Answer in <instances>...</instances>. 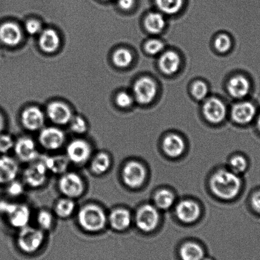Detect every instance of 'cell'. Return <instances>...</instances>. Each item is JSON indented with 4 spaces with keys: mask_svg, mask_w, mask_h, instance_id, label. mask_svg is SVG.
Returning <instances> with one entry per match:
<instances>
[{
    "mask_svg": "<svg viewBox=\"0 0 260 260\" xmlns=\"http://www.w3.org/2000/svg\"><path fill=\"white\" fill-rule=\"evenodd\" d=\"M66 156L70 162L75 165H84L92 158L91 144L84 139H75L68 144Z\"/></svg>",
    "mask_w": 260,
    "mask_h": 260,
    "instance_id": "obj_6",
    "label": "cell"
},
{
    "mask_svg": "<svg viewBox=\"0 0 260 260\" xmlns=\"http://www.w3.org/2000/svg\"><path fill=\"white\" fill-rule=\"evenodd\" d=\"M19 166L16 159L6 155L0 156V185H8L16 180Z\"/></svg>",
    "mask_w": 260,
    "mask_h": 260,
    "instance_id": "obj_15",
    "label": "cell"
},
{
    "mask_svg": "<svg viewBox=\"0 0 260 260\" xmlns=\"http://www.w3.org/2000/svg\"><path fill=\"white\" fill-rule=\"evenodd\" d=\"M40 157L44 161L47 170L54 175H62L65 173L67 172L70 163L66 155H40Z\"/></svg>",
    "mask_w": 260,
    "mask_h": 260,
    "instance_id": "obj_22",
    "label": "cell"
},
{
    "mask_svg": "<svg viewBox=\"0 0 260 260\" xmlns=\"http://www.w3.org/2000/svg\"><path fill=\"white\" fill-rule=\"evenodd\" d=\"M251 203L255 210L260 213V191L252 196Z\"/></svg>",
    "mask_w": 260,
    "mask_h": 260,
    "instance_id": "obj_44",
    "label": "cell"
},
{
    "mask_svg": "<svg viewBox=\"0 0 260 260\" xmlns=\"http://www.w3.org/2000/svg\"><path fill=\"white\" fill-rule=\"evenodd\" d=\"M176 214L180 221L191 223L198 220L200 216L201 208L199 204L191 200H183L176 206Z\"/></svg>",
    "mask_w": 260,
    "mask_h": 260,
    "instance_id": "obj_16",
    "label": "cell"
},
{
    "mask_svg": "<svg viewBox=\"0 0 260 260\" xmlns=\"http://www.w3.org/2000/svg\"><path fill=\"white\" fill-rule=\"evenodd\" d=\"M230 168L232 172L239 175L243 173L247 168V161L244 156L241 155H236L233 156L230 160Z\"/></svg>",
    "mask_w": 260,
    "mask_h": 260,
    "instance_id": "obj_34",
    "label": "cell"
},
{
    "mask_svg": "<svg viewBox=\"0 0 260 260\" xmlns=\"http://www.w3.org/2000/svg\"><path fill=\"white\" fill-rule=\"evenodd\" d=\"M175 197L171 191L168 189H161L154 197L155 206L160 209H168L175 203Z\"/></svg>",
    "mask_w": 260,
    "mask_h": 260,
    "instance_id": "obj_30",
    "label": "cell"
},
{
    "mask_svg": "<svg viewBox=\"0 0 260 260\" xmlns=\"http://www.w3.org/2000/svg\"><path fill=\"white\" fill-rule=\"evenodd\" d=\"M75 210L76 203L74 199L66 197L57 200L54 207L55 215L61 219L70 218Z\"/></svg>",
    "mask_w": 260,
    "mask_h": 260,
    "instance_id": "obj_28",
    "label": "cell"
},
{
    "mask_svg": "<svg viewBox=\"0 0 260 260\" xmlns=\"http://www.w3.org/2000/svg\"><path fill=\"white\" fill-rule=\"evenodd\" d=\"M22 34L18 25L7 22L0 26V41L10 47H15L21 43Z\"/></svg>",
    "mask_w": 260,
    "mask_h": 260,
    "instance_id": "obj_19",
    "label": "cell"
},
{
    "mask_svg": "<svg viewBox=\"0 0 260 260\" xmlns=\"http://www.w3.org/2000/svg\"><path fill=\"white\" fill-rule=\"evenodd\" d=\"M58 188L64 197L74 200L82 196L85 190L84 181L75 172L67 171L60 175Z\"/></svg>",
    "mask_w": 260,
    "mask_h": 260,
    "instance_id": "obj_5",
    "label": "cell"
},
{
    "mask_svg": "<svg viewBox=\"0 0 260 260\" xmlns=\"http://www.w3.org/2000/svg\"><path fill=\"white\" fill-rule=\"evenodd\" d=\"M112 158L106 151H100L90 159V170L93 175L102 176L110 170L112 166Z\"/></svg>",
    "mask_w": 260,
    "mask_h": 260,
    "instance_id": "obj_24",
    "label": "cell"
},
{
    "mask_svg": "<svg viewBox=\"0 0 260 260\" xmlns=\"http://www.w3.org/2000/svg\"><path fill=\"white\" fill-rule=\"evenodd\" d=\"M132 221V214L125 208H115L108 214V224H109L113 231H125L129 228Z\"/></svg>",
    "mask_w": 260,
    "mask_h": 260,
    "instance_id": "obj_14",
    "label": "cell"
},
{
    "mask_svg": "<svg viewBox=\"0 0 260 260\" xmlns=\"http://www.w3.org/2000/svg\"><path fill=\"white\" fill-rule=\"evenodd\" d=\"M146 171L142 164L137 161H130L123 166L122 178L123 183L128 188H140L145 182Z\"/></svg>",
    "mask_w": 260,
    "mask_h": 260,
    "instance_id": "obj_9",
    "label": "cell"
},
{
    "mask_svg": "<svg viewBox=\"0 0 260 260\" xmlns=\"http://www.w3.org/2000/svg\"><path fill=\"white\" fill-rule=\"evenodd\" d=\"M227 89L232 97L240 99L248 94L250 83L248 80L243 76H236L230 80Z\"/></svg>",
    "mask_w": 260,
    "mask_h": 260,
    "instance_id": "obj_25",
    "label": "cell"
},
{
    "mask_svg": "<svg viewBox=\"0 0 260 260\" xmlns=\"http://www.w3.org/2000/svg\"><path fill=\"white\" fill-rule=\"evenodd\" d=\"M164 44L160 40L153 39L149 40L145 45L146 52L151 55H156L162 51Z\"/></svg>",
    "mask_w": 260,
    "mask_h": 260,
    "instance_id": "obj_40",
    "label": "cell"
},
{
    "mask_svg": "<svg viewBox=\"0 0 260 260\" xmlns=\"http://www.w3.org/2000/svg\"><path fill=\"white\" fill-rule=\"evenodd\" d=\"M146 29L151 34H158L163 31L166 26V21L161 14L153 12L146 16L145 21Z\"/></svg>",
    "mask_w": 260,
    "mask_h": 260,
    "instance_id": "obj_29",
    "label": "cell"
},
{
    "mask_svg": "<svg viewBox=\"0 0 260 260\" xmlns=\"http://www.w3.org/2000/svg\"><path fill=\"white\" fill-rule=\"evenodd\" d=\"M45 232L38 227L27 225L19 230L17 244L22 251L34 253L40 249L45 241Z\"/></svg>",
    "mask_w": 260,
    "mask_h": 260,
    "instance_id": "obj_4",
    "label": "cell"
},
{
    "mask_svg": "<svg viewBox=\"0 0 260 260\" xmlns=\"http://www.w3.org/2000/svg\"><path fill=\"white\" fill-rule=\"evenodd\" d=\"M113 62L115 65L119 68L128 67L133 62V56L129 50L120 49L113 53Z\"/></svg>",
    "mask_w": 260,
    "mask_h": 260,
    "instance_id": "obj_33",
    "label": "cell"
},
{
    "mask_svg": "<svg viewBox=\"0 0 260 260\" xmlns=\"http://www.w3.org/2000/svg\"><path fill=\"white\" fill-rule=\"evenodd\" d=\"M49 173L40 156L37 160L29 163L25 169L23 173L24 183L32 188L42 187L47 182Z\"/></svg>",
    "mask_w": 260,
    "mask_h": 260,
    "instance_id": "obj_7",
    "label": "cell"
},
{
    "mask_svg": "<svg viewBox=\"0 0 260 260\" xmlns=\"http://www.w3.org/2000/svg\"><path fill=\"white\" fill-rule=\"evenodd\" d=\"M7 185V192L12 198H19L24 192V185L19 181L15 180Z\"/></svg>",
    "mask_w": 260,
    "mask_h": 260,
    "instance_id": "obj_38",
    "label": "cell"
},
{
    "mask_svg": "<svg viewBox=\"0 0 260 260\" xmlns=\"http://www.w3.org/2000/svg\"><path fill=\"white\" fill-rule=\"evenodd\" d=\"M256 114V108L249 102L237 103L232 110V119L235 122L246 124L253 119Z\"/></svg>",
    "mask_w": 260,
    "mask_h": 260,
    "instance_id": "obj_21",
    "label": "cell"
},
{
    "mask_svg": "<svg viewBox=\"0 0 260 260\" xmlns=\"http://www.w3.org/2000/svg\"><path fill=\"white\" fill-rule=\"evenodd\" d=\"M47 115L55 124L64 125L70 122L73 118L72 111L64 103L55 102L47 107Z\"/></svg>",
    "mask_w": 260,
    "mask_h": 260,
    "instance_id": "obj_17",
    "label": "cell"
},
{
    "mask_svg": "<svg viewBox=\"0 0 260 260\" xmlns=\"http://www.w3.org/2000/svg\"><path fill=\"white\" fill-rule=\"evenodd\" d=\"M36 220L39 228L44 232L49 231L54 225V214L47 209H42L38 213Z\"/></svg>",
    "mask_w": 260,
    "mask_h": 260,
    "instance_id": "obj_32",
    "label": "cell"
},
{
    "mask_svg": "<svg viewBox=\"0 0 260 260\" xmlns=\"http://www.w3.org/2000/svg\"><path fill=\"white\" fill-rule=\"evenodd\" d=\"M210 187L214 195L223 200L236 198L241 188V180L232 171L219 170L211 178Z\"/></svg>",
    "mask_w": 260,
    "mask_h": 260,
    "instance_id": "obj_1",
    "label": "cell"
},
{
    "mask_svg": "<svg viewBox=\"0 0 260 260\" xmlns=\"http://www.w3.org/2000/svg\"><path fill=\"white\" fill-rule=\"evenodd\" d=\"M191 92L194 97L198 100L205 99L208 94V87L203 81H197L191 88Z\"/></svg>",
    "mask_w": 260,
    "mask_h": 260,
    "instance_id": "obj_36",
    "label": "cell"
},
{
    "mask_svg": "<svg viewBox=\"0 0 260 260\" xmlns=\"http://www.w3.org/2000/svg\"><path fill=\"white\" fill-rule=\"evenodd\" d=\"M14 150L16 157L22 162H32L40 156L36 143L27 136L19 138L15 141Z\"/></svg>",
    "mask_w": 260,
    "mask_h": 260,
    "instance_id": "obj_11",
    "label": "cell"
},
{
    "mask_svg": "<svg viewBox=\"0 0 260 260\" xmlns=\"http://www.w3.org/2000/svg\"><path fill=\"white\" fill-rule=\"evenodd\" d=\"M134 94L139 103L148 104L155 99L157 94V86L150 78H141L134 85Z\"/></svg>",
    "mask_w": 260,
    "mask_h": 260,
    "instance_id": "obj_12",
    "label": "cell"
},
{
    "mask_svg": "<svg viewBox=\"0 0 260 260\" xmlns=\"http://www.w3.org/2000/svg\"><path fill=\"white\" fill-rule=\"evenodd\" d=\"M116 102L118 107L121 108H128L132 105L133 100L132 96L128 93L121 92L118 93L116 98Z\"/></svg>",
    "mask_w": 260,
    "mask_h": 260,
    "instance_id": "obj_41",
    "label": "cell"
},
{
    "mask_svg": "<svg viewBox=\"0 0 260 260\" xmlns=\"http://www.w3.org/2000/svg\"><path fill=\"white\" fill-rule=\"evenodd\" d=\"M162 147L167 155L172 158H177L185 151V143L180 136L171 134L164 139Z\"/></svg>",
    "mask_w": 260,
    "mask_h": 260,
    "instance_id": "obj_23",
    "label": "cell"
},
{
    "mask_svg": "<svg viewBox=\"0 0 260 260\" xmlns=\"http://www.w3.org/2000/svg\"><path fill=\"white\" fill-rule=\"evenodd\" d=\"M5 127V121L4 118L2 115L0 114V134L3 131Z\"/></svg>",
    "mask_w": 260,
    "mask_h": 260,
    "instance_id": "obj_45",
    "label": "cell"
},
{
    "mask_svg": "<svg viewBox=\"0 0 260 260\" xmlns=\"http://www.w3.org/2000/svg\"><path fill=\"white\" fill-rule=\"evenodd\" d=\"M71 130L77 135H83L87 131V124L82 117L77 116L73 117L70 121Z\"/></svg>",
    "mask_w": 260,
    "mask_h": 260,
    "instance_id": "obj_35",
    "label": "cell"
},
{
    "mask_svg": "<svg viewBox=\"0 0 260 260\" xmlns=\"http://www.w3.org/2000/svg\"><path fill=\"white\" fill-rule=\"evenodd\" d=\"M155 3L163 13L174 15L177 14L182 9L183 0H155Z\"/></svg>",
    "mask_w": 260,
    "mask_h": 260,
    "instance_id": "obj_31",
    "label": "cell"
},
{
    "mask_svg": "<svg viewBox=\"0 0 260 260\" xmlns=\"http://www.w3.org/2000/svg\"><path fill=\"white\" fill-rule=\"evenodd\" d=\"M118 2L120 8L124 11L132 9L135 4V0H118Z\"/></svg>",
    "mask_w": 260,
    "mask_h": 260,
    "instance_id": "obj_43",
    "label": "cell"
},
{
    "mask_svg": "<svg viewBox=\"0 0 260 260\" xmlns=\"http://www.w3.org/2000/svg\"><path fill=\"white\" fill-rule=\"evenodd\" d=\"M203 113L208 122L213 123H220L226 117L225 105L218 98H210L204 103Z\"/></svg>",
    "mask_w": 260,
    "mask_h": 260,
    "instance_id": "obj_13",
    "label": "cell"
},
{
    "mask_svg": "<svg viewBox=\"0 0 260 260\" xmlns=\"http://www.w3.org/2000/svg\"><path fill=\"white\" fill-rule=\"evenodd\" d=\"M65 134L55 127L42 128L39 136V142L42 147L48 151H57L64 146Z\"/></svg>",
    "mask_w": 260,
    "mask_h": 260,
    "instance_id": "obj_10",
    "label": "cell"
},
{
    "mask_svg": "<svg viewBox=\"0 0 260 260\" xmlns=\"http://www.w3.org/2000/svg\"><path fill=\"white\" fill-rule=\"evenodd\" d=\"M180 66V57L177 53L172 51L164 52L159 59V67L166 75H173L178 72Z\"/></svg>",
    "mask_w": 260,
    "mask_h": 260,
    "instance_id": "obj_26",
    "label": "cell"
},
{
    "mask_svg": "<svg viewBox=\"0 0 260 260\" xmlns=\"http://www.w3.org/2000/svg\"><path fill=\"white\" fill-rule=\"evenodd\" d=\"M26 29L29 35H37L41 31L42 25L36 20H30L26 22Z\"/></svg>",
    "mask_w": 260,
    "mask_h": 260,
    "instance_id": "obj_42",
    "label": "cell"
},
{
    "mask_svg": "<svg viewBox=\"0 0 260 260\" xmlns=\"http://www.w3.org/2000/svg\"><path fill=\"white\" fill-rule=\"evenodd\" d=\"M77 222L83 231L90 234L99 233L108 225V214L97 204H86L78 211Z\"/></svg>",
    "mask_w": 260,
    "mask_h": 260,
    "instance_id": "obj_2",
    "label": "cell"
},
{
    "mask_svg": "<svg viewBox=\"0 0 260 260\" xmlns=\"http://www.w3.org/2000/svg\"><path fill=\"white\" fill-rule=\"evenodd\" d=\"M257 127H258L259 131H260V115L259 116L258 119H257Z\"/></svg>",
    "mask_w": 260,
    "mask_h": 260,
    "instance_id": "obj_47",
    "label": "cell"
},
{
    "mask_svg": "<svg viewBox=\"0 0 260 260\" xmlns=\"http://www.w3.org/2000/svg\"><path fill=\"white\" fill-rule=\"evenodd\" d=\"M107 1H108V0H107Z\"/></svg>",
    "mask_w": 260,
    "mask_h": 260,
    "instance_id": "obj_48",
    "label": "cell"
},
{
    "mask_svg": "<svg viewBox=\"0 0 260 260\" xmlns=\"http://www.w3.org/2000/svg\"><path fill=\"white\" fill-rule=\"evenodd\" d=\"M160 220L158 208L151 204L141 206L136 212L135 222L136 226L141 231L150 232L157 227Z\"/></svg>",
    "mask_w": 260,
    "mask_h": 260,
    "instance_id": "obj_8",
    "label": "cell"
},
{
    "mask_svg": "<svg viewBox=\"0 0 260 260\" xmlns=\"http://www.w3.org/2000/svg\"><path fill=\"white\" fill-rule=\"evenodd\" d=\"M21 121L25 128L29 131L41 130L45 123V115L39 108H26L22 113Z\"/></svg>",
    "mask_w": 260,
    "mask_h": 260,
    "instance_id": "obj_18",
    "label": "cell"
},
{
    "mask_svg": "<svg viewBox=\"0 0 260 260\" xmlns=\"http://www.w3.org/2000/svg\"><path fill=\"white\" fill-rule=\"evenodd\" d=\"M0 214L6 216L10 225L16 229H21L29 225L31 218V211L26 204L0 201Z\"/></svg>",
    "mask_w": 260,
    "mask_h": 260,
    "instance_id": "obj_3",
    "label": "cell"
},
{
    "mask_svg": "<svg viewBox=\"0 0 260 260\" xmlns=\"http://www.w3.org/2000/svg\"><path fill=\"white\" fill-rule=\"evenodd\" d=\"M60 43L59 35L54 30L50 29L44 30L40 35V46L45 52L52 53L56 51L59 47Z\"/></svg>",
    "mask_w": 260,
    "mask_h": 260,
    "instance_id": "obj_27",
    "label": "cell"
},
{
    "mask_svg": "<svg viewBox=\"0 0 260 260\" xmlns=\"http://www.w3.org/2000/svg\"><path fill=\"white\" fill-rule=\"evenodd\" d=\"M180 260H203L207 256L206 250L202 245L195 242H186L178 249Z\"/></svg>",
    "mask_w": 260,
    "mask_h": 260,
    "instance_id": "obj_20",
    "label": "cell"
},
{
    "mask_svg": "<svg viewBox=\"0 0 260 260\" xmlns=\"http://www.w3.org/2000/svg\"><path fill=\"white\" fill-rule=\"evenodd\" d=\"M232 45L231 40L228 35H220L217 37L214 41V47L219 52H226L231 49Z\"/></svg>",
    "mask_w": 260,
    "mask_h": 260,
    "instance_id": "obj_37",
    "label": "cell"
},
{
    "mask_svg": "<svg viewBox=\"0 0 260 260\" xmlns=\"http://www.w3.org/2000/svg\"><path fill=\"white\" fill-rule=\"evenodd\" d=\"M15 141L11 136L0 134V153L6 155L14 150Z\"/></svg>",
    "mask_w": 260,
    "mask_h": 260,
    "instance_id": "obj_39",
    "label": "cell"
},
{
    "mask_svg": "<svg viewBox=\"0 0 260 260\" xmlns=\"http://www.w3.org/2000/svg\"><path fill=\"white\" fill-rule=\"evenodd\" d=\"M203 260H215L213 257L209 256H206Z\"/></svg>",
    "mask_w": 260,
    "mask_h": 260,
    "instance_id": "obj_46",
    "label": "cell"
}]
</instances>
